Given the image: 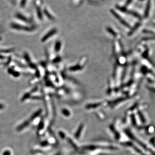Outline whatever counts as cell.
<instances>
[{
  "label": "cell",
  "mask_w": 155,
  "mask_h": 155,
  "mask_svg": "<svg viewBox=\"0 0 155 155\" xmlns=\"http://www.w3.org/2000/svg\"><path fill=\"white\" fill-rule=\"evenodd\" d=\"M31 93L30 92L29 93H25L23 96L22 97L21 99V101L22 102H23L24 101L29 99V98H30L31 97Z\"/></svg>",
  "instance_id": "cell-8"
},
{
  "label": "cell",
  "mask_w": 155,
  "mask_h": 155,
  "mask_svg": "<svg viewBox=\"0 0 155 155\" xmlns=\"http://www.w3.org/2000/svg\"><path fill=\"white\" fill-rule=\"evenodd\" d=\"M1 40V38L0 37V40Z\"/></svg>",
  "instance_id": "cell-32"
},
{
  "label": "cell",
  "mask_w": 155,
  "mask_h": 155,
  "mask_svg": "<svg viewBox=\"0 0 155 155\" xmlns=\"http://www.w3.org/2000/svg\"><path fill=\"white\" fill-rule=\"evenodd\" d=\"M111 12L112 13V15L113 16H114L115 17L119 20V21L121 22L122 24H123V25H124L125 26H126L127 27H130V26L129 24H128L125 21L124 19H122L121 17L119 16V15L117 14L116 12L114 10H111Z\"/></svg>",
  "instance_id": "cell-3"
},
{
  "label": "cell",
  "mask_w": 155,
  "mask_h": 155,
  "mask_svg": "<svg viewBox=\"0 0 155 155\" xmlns=\"http://www.w3.org/2000/svg\"><path fill=\"white\" fill-rule=\"evenodd\" d=\"M61 44L59 41H57L56 43L54 46V50L56 52H58L61 48Z\"/></svg>",
  "instance_id": "cell-7"
},
{
  "label": "cell",
  "mask_w": 155,
  "mask_h": 155,
  "mask_svg": "<svg viewBox=\"0 0 155 155\" xmlns=\"http://www.w3.org/2000/svg\"><path fill=\"white\" fill-rule=\"evenodd\" d=\"M60 58L59 57H57L55 58L54 60H53V63H57V62H58L60 61Z\"/></svg>",
  "instance_id": "cell-23"
},
{
  "label": "cell",
  "mask_w": 155,
  "mask_h": 155,
  "mask_svg": "<svg viewBox=\"0 0 155 155\" xmlns=\"http://www.w3.org/2000/svg\"><path fill=\"white\" fill-rule=\"evenodd\" d=\"M15 62L17 64V65H18L19 66H19V67H25V66H24V65L23 64H22L21 63H20V62H18V61H15Z\"/></svg>",
  "instance_id": "cell-26"
},
{
  "label": "cell",
  "mask_w": 155,
  "mask_h": 155,
  "mask_svg": "<svg viewBox=\"0 0 155 155\" xmlns=\"http://www.w3.org/2000/svg\"><path fill=\"white\" fill-rule=\"evenodd\" d=\"M43 127H44V123L42 122H40V123L39 124V125H38V130H40L42 129L43 128Z\"/></svg>",
  "instance_id": "cell-20"
},
{
  "label": "cell",
  "mask_w": 155,
  "mask_h": 155,
  "mask_svg": "<svg viewBox=\"0 0 155 155\" xmlns=\"http://www.w3.org/2000/svg\"><path fill=\"white\" fill-rule=\"evenodd\" d=\"M150 7H151V0H148L146 8L145 11L144 12V17H145V18H147L149 16V13L150 11Z\"/></svg>",
  "instance_id": "cell-6"
},
{
  "label": "cell",
  "mask_w": 155,
  "mask_h": 155,
  "mask_svg": "<svg viewBox=\"0 0 155 155\" xmlns=\"http://www.w3.org/2000/svg\"><path fill=\"white\" fill-rule=\"evenodd\" d=\"M139 115H140V117L141 118V119L142 122H145V119H144V118L143 117V115L142 114V113H141V112H140L139 113Z\"/></svg>",
  "instance_id": "cell-21"
},
{
  "label": "cell",
  "mask_w": 155,
  "mask_h": 155,
  "mask_svg": "<svg viewBox=\"0 0 155 155\" xmlns=\"http://www.w3.org/2000/svg\"><path fill=\"white\" fill-rule=\"evenodd\" d=\"M31 98L33 99V100H40L41 99V97H40L39 96H32L31 97Z\"/></svg>",
  "instance_id": "cell-24"
},
{
  "label": "cell",
  "mask_w": 155,
  "mask_h": 155,
  "mask_svg": "<svg viewBox=\"0 0 155 155\" xmlns=\"http://www.w3.org/2000/svg\"><path fill=\"white\" fill-rule=\"evenodd\" d=\"M11 27L12 29L18 30H23L26 31H32L33 30V29L31 27L28 26H23L20 25L19 24L13 23L11 24Z\"/></svg>",
  "instance_id": "cell-1"
},
{
  "label": "cell",
  "mask_w": 155,
  "mask_h": 155,
  "mask_svg": "<svg viewBox=\"0 0 155 155\" xmlns=\"http://www.w3.org/2000/svg\"><path fill=\"white\" fill-rule=\"evenodd\" d=\"M45 14L47 16V17H48V18L49 19H51V20H53V19H54L53 17L50 14V13H48L47 11H45Z\"/></svg>",
  "instance_id": "cell-19"
},
{
  "label": "cell",
  "mask_w": 155,
  "mask_h": 155,
  "mask_svg": "<svg viewBox=\"0 0 155 155\" xmlns=\"http://www.w3.org/2000/svg\"><path fill=\"white\" fill-rule=\"evenodd\" d=\"M40 64L41 66H42L44 68H45L47 66V64L45 62H44V61H41L40 62Z\"/></svg>",
  "instance_id": "cell-25"
},
{
  "label": "cell",
  "mask_w": 155,
  "mask_h": 155,
  "mask_svg": "<svg viewBox=\"0 0 155 155\" xmlns=\"http://www.w3.org/2000/svg\"><path fill=\"white\" fill-rule=\"evenodd\" d=\"M45 85L46 86H47V87H53V85L52 83L49 80H48V81H46Z\"/></svg>",
  "instance_id": "cell-17"
},
{
  "label": "cell",
  "mask_w": 155,
  "mask_h": 155,
  "mask_svg": "<svg viewBox=\"0 0 155 155\" xmlns=\"http://www.w3.org/2000/svg\"><path fill=\"white\" fill-rule=\"evenodd\" d=\"M11 75H12L14 77L17 78V77H19L20 76V74L19 72L17 71H15V70H14L13 71V72H12Z\"/></svg>",
  "instance_id": "cell-13"
},
{
  "label": "cell",
  "mask_w": 155,
  "mask_h": 155,
  "mask_svg": "<svg viewBox=\"0 0 155 155\" xmlns=\"http://www.w3.org/2000/svg\"><path fill=\"white\" fill-rule=\"evenodd\" d=\"M57 32V30L56 29H53L51 30L48 32V33L46 34L45 35L43 36L41 41L42 42H44L47 41L48 39L51 37V36H53L54 34L56 33Z\"/></svg>",
  "instance_id": "cell-2"
},
{
  "label": "cell",
  "mask_w": 155,
  "mask_h": 155,
  "mask_svg": "<svg viewBox=\"0 0 155 155\" xmlns=\"http://www.w3.org/2000/svg\"><path fill=\"white\" fill-rule=\"evenodd\" d=\"M35 76L37 78H40L41 77V73H40V72L39 70V69H36V71H35Z\"/></svg>",
  "instance_id": "cell-16"
},
{
  "label": "cell",
  "mask_w": 155,
  "mask_h": 155,
  "mask_svg": "<svg viewBox=\"0 0 155 155\" xmlns=\"http://www.w3.org/2000/svg\"><path fill=\"white\" fill-rule=\"evenodd\" d=\"M30 122L31 121L29 120H26V121L23 122L21 124L19 125V126H18V127L17 128V131H20L25 128H26V127L29 126Z\"/></svg>",
  "instance_id": "cell-4"
},
{
  "label": "cell",
  "mask_w": 155,
  "mask_h": 155,
  "mask_svg": "<svg viewBox=\"0 0 155 155\" xmlns=\"http://www.w3.org/2000/svg\"><path fill=\"white\" fill-rule=\"evenodd\" d=\"M14 51V48L8 49H0V53H12Z\"/></svg>",
  "instance_id": "cell-10"
},
{
  "label": "cell",
  "mask_w": 155,
  "mask_h": 155,
  "mask_svg": "<svg viewBox=\"0 0 155 155\" xmlns=\"http://www.w3.org/2000/svg\"><path fill=\"white\" fill-rule=\"evenodd\" d=\"M47 142L46 141H44V142H42L41 143V146H46L47 145Z\"/></svg>",
  "instance_id": "cell-28"
},
{
  "label": "cell",
  "mask_w": 155,
  "mask_h": 155,
  "mask_svg": "<svg viewBox=\"0 0 155 155\" xmlns=\"http://www.w3.org/2000/svg\"><path fill=\"white\" fill-rule=\"evenodd\" d=\"M133 0H128L126 2V5L127 6V5H128L129 4H131V3L132 2Z\"/></svg>",
  "instance_id": "cell-29"
},
{
  "label": "cell",
  "mask_w": 155,
  "mask_h": 155,
  "mask_svg": "<svg viewBox=\"0 0 155 155\" xmlns=\"http://www.w3.org/2000/svg\"><path fill=\"white\" fill-rule=\"evenodd\" d=\"M11 61H12V57L11 56H10V57H8L7 60V62H5V64H4L5 66H7L9 65L10 64V62H11Z\"/></svg>",
  "instance_id": "cell-15"
},
{
  "label": "cell",
  "mask_w": 155,
  "mask_h": 155,
  "mask_svg": "<svg viewBox=\"0 0 155 155\" xmlns=\"http://www.w3.org/2000/svg\"><path fill=\"white\" fill-rule=\"evenodd\" d=\"M28 64H29V67H30L31 69H35V70L37 69V66L35 64L31 62L30 63H29Z\"/></svg>",
  "instance_id": "cell-14"
},
{
  "label": "cell",
  "mask_w": 155,
  "mask_h": 155,
  "mask_svg": "<svg viewBox=\"0 0 155 155\" xmlns=\"http://www.w3.org/2000/svg\"><path fill=\"white\" fill-rule=\"evenodd\" d=\"M4 108V105L2 104H0V110H2Z\"/></svg>",
  "instance_id": "cell-31"
},
{
  "label": "cell",
  "mask_w": 155,
  "mask_h": 155,
  "mask_svg": "<svg viewBox=\"0 0 155 155\" xmlns=\"http://www.w3.org/2000/svg\"><path fill=\"white\" fill-rule=\"evenodd\" d=\"M5 59V57L4 56L0 54V60H4Z\"/></svg>",
  "instance_id": "cell-30"
},
{
  "label": "cell",
  "mask_w": 155,
  "mask_h": 155,
  "mask_svg": "<svg viewBox=\"0 0 155 155\" xmlns=\"http://www.w3.org/2000/svg\"><path fill=\"white\" fill-rule=\"evenodd\" d=\"M38 86H35V87H34L33 88H32L31 91H30V93H33L34 92H35L37 91L38 90Z\"/></svg>",
  "instance_id": "cell-18"
},
{
  "label": "cell",
  "mask_w": 155,
  "mask_h": 155,
  "mask_svg": "<svg viewBox=\"0 0 155 155\" xmlns=\"http://www.w3.org/2000/svg\"><path fill=\"white\" fill-rule=\"evenodd\" d=\"M23 57L25 60L28 64L31 62V59L29 53H28L25 52L23 54Z\"/></svg>",
  "instance_id": "cell-9"
},
{
  "label": "cell",
  "mask_w": 155,
  "mask_h": 155,
  "mask_svg": "<svg viewBox=\"0 0 155 155\" xmlns=\"http://www.w3.org/2000/svg\"><path fill=\"white\" fill-rule=\"evenodd\" d=\"M145 40H153V39H155V36L154 37H150V38H147L144 39Z\"/></svg>",
  "instance_id": "cell-27"
},
{
  "label": "cell",
  "mask_w": 155,
  "mask_h": 155,
  "mask_svg": "<svg viewBox=\"0 0 155 155\" xmlns=\"http://www.w3.org/2000/svg\"><path fill=\"white\" fill-rule=\"evenodd\" d=\"M2 155H11V152L10 150H6L3 153Z\"/></svg>",
  "instance_id": "cell-22"
},
{
  "label": "cell",
  "mask_w": 155,
  "mask_h": 155,
  "mask_svg": "<svg viewBox=\"0 0 155 155\" xmlns=\"http://www.w3.org/2000/svg\"><path fill=\"white\" fill-rule=\"evenodd\" d=\"M17 18H18V19H20V20H22L23 21L25 22H29L28 20L25 17H24L22 15L17 14Z\"/></svg>",
  "instance_id": "cell-11"
},
{
  "label": "cell",
  "mask_w": 155,
  "mask_h": 155,
  "mask_svg": "<svg viewBox=\"0 0 155 155\" xmlns=\"http://www.w3.org/2000/svg\"><path fill=\"white\" fill-rule=\"evenodd\" d=\"M42 112V109H39V110H38L37 111H36L35 113H34L33 114L31 115V116L29 119V120L31 122L33 121L34 119H35L36 118H37L41 115Z\"/></svg>",
  "instance_id": "cell-5"
},
{
  "label": "cell",
  "mask_w": 155,
  "mask_h": 155,
  "mask_svg": "<svg viewBox=\"0 0 155 155\" xmlns=\"http://www.w3.org/2000/svg\"><path fill=\"white\" fill-rule=\"evenodd\" d=\"M140 25H141V23H139V22L138 23H137L135 25V26H134V28L132 29L131 31V32H130V33H129V35H131V34L133 33L134 31L136 30V29H137V28H138L140 26Z\"/></svg>",
  "instance_id": "cell-12"
}]
</instances>
